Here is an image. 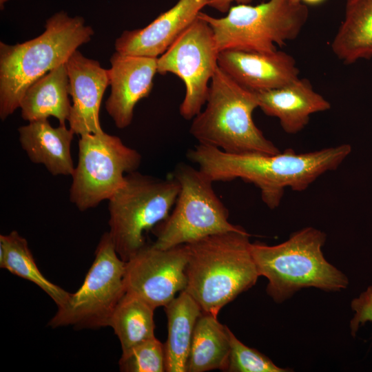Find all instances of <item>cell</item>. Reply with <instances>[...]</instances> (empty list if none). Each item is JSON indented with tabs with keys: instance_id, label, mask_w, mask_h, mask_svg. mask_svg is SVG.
Returning a JSON list of instances; mask_svg holds the SVG:
<instances>
[{
	"instance_id": "5",
	"label": "cell",
	"mask_w": 372,
	"mask_h": 372,
	"mask_svg": "<svg viewBox=\"0 0 372 372\" xmlns=\"http://www.w3.org/2000/svg\"><path fill=\"white\" fill-rule=\"evenodd\" d=\"M257 107L256 92L218 67L209 83L205 107L192 119L189 132L199 144L229 154H278V148L254 121Z\"/></svg>"
},
{
	"instance_id": "15",
	"label": "cell",
	"mask_w": 372,
	"mask_h": 372,
	"mask_svg": "<svg viewBox=\"0 0 372 372\" xmlns=\"http://www.w3.org/2000/svg\"><path fill=\"white\" fill-rule=\"evenodd\" d=\"M218 67L236 83L255 92L285 86L299 78L294 58L284 51H220Z\"/></svg>"
},
{
	"instance_id": "23",
	"label": "cell",
	"mask_w": 372,
	"mask_h": 372,
	"mask_svg": "<svg viewBox=\"0 0 372 372\" xmlns=\"http://www.w3.org/2000/svg\"><path fill=\"white\" fill-rule=\"evenodd\" d=\"M0 267L33 282L48 294L57 307L65 303L70 294L41 273L26 239L17 231L0 236Z\"/></svg>"
},
{
	"instance_id": "3",
	"label": "cell",
	"mask_w": 372,
	"mask_h": 372,
	"mask_svg": "<svg viewBox=\"0 0 372 372\" xmlns=\"http://www.w3.org/2000/svg\"><path fill=\"white\" fill-rule=\"evenodd\" d=\"M94 32L81 17L61 11L48 19L37 37L11 45L0 42V118L19 107L26 90L37 80L65 63Z\"/></svg>"
},
{
	"instance_id": "31",
	"label": "cell",
	"mask_w": 372,
	"mask_h": 372,
	"mask_svg": "<svg viewBox=\"0 0 372 372\" xmlns=\"http://www.w3.org/2000/svg\"><path fill=\"white\" fill-rule=\"evenodd\" d=\"M300 1V0H299Z\"/></svg>"
},
{
	"instance_id": "6",
	"label": "cell",
	"mask_w": 372,
	"mask_h": 372,
	"mask_svg": "<svg viewBox=\"0 0 372 372\" xmlns=\"http://www.w3.org/2000/svg\"><path fill=\"white\" fill-rule=\"evenodd\" d=\"M198 17L211 27L219 52H273L298 37L308 20L309 10L299 0H269L256 6H231L224 17L202 12Z\"/></svg>"
},
{
	"instance_id": "20",
	"label": "cell",
	"mask_w": 372,
	"mask_h": 372,
	"mask_svg": "<svg viewBox=\"0 0 372 372\" xmlns=\"http://www.w3.org/2000/svg\"><path fill=\"white\" fill-rule=\"evenodd\" d=\"M331 50L346 65L372 59V0H346Z\"/></svg>"
},
{
	"instance_id": "27",
	"label": "cell",
	"mask_w": 372,
	"mask_h": 372,
	"mask_svg": "<svg viewBox=\"0 0 372 372\" xmlns=\"http://www.w3.org/2000/svg\"><path fill=\"white\" fill-rule=\"evenodd\" d=\"M355 315L350 322L351 333L355 337L360 325L367 321L372 322V286L367 287L359 297L354 298L351 303Z\"/></svg>"
},
{
	"instance_id": "2",
	"label": "cell",
	"mask_w": 372,
	"mask_h": 372,
	"mask_svg": "<svg viewBox=\"0 0 372 372\" xmlns=\"http://www.w3.org/2000/svg\"><path fill=\"white\" fill-rule=\"evenodd\" d=\"M244 229L213 234L186 244L187 291L202 311L218 317L221 309L251 288L260 277Z\"/></svg>"
},
{
	"instance_id": "4",
	"label": "cell",
	"mask_w": 372,
	"mask_h": 372,
	"mask_svg": "<svg viewBox=\"0 0 372 372\" xmlns=\"http://www.w3.org/2000/svg\"><path fill=\"white\" fill-rule=\"evenodd\" d=\"M326 234L306 227L276 245L255 242L251 251L260 276L268 280L267 294L282 303L304 288L336 292L348 287L349 279L324 258Z\"/></svg>"
},
{
	"instance_id": "10",
	"label": "cell",
	"mask_w": 372,
	"mask_h": 372,
	"mask_svg": "<svg viewBox=\"0 0 372 372\" xmlns=\"http://www.w3.org/2000/svg\"><path fill=\"white\" fill-rule=\"evenodd\" d=\"M141 156L121 139L103 131L80 136L79 158L70 189V200L80 211L96 207L137 170Z\"/></svg>"
},
{
	"instance_id": "29",
	"label": "cell",
	"mask_w": 372,
	"mask_h": 372,
	"mask_svg": "<svg viewBox=\"0 0 372 372\" xmlns=\"http://www.w3.org/2000/svg\"><path fill=\"white\" fill-rule=\"evenodd\" d=\"M300 1L306 5L307 4L313 5V4H318L320 3H322L324 0H300Z\"/></svg>"
},
{
	"instance_id": "9",
	"label": "cell",
	"mask_w": 372,
	"mask_h": 372,
	"mask_svg": "<svg viewBox=\"0 0 372 372\" xmlns=\"http://www.w3.org/2000/svg\"><path fill=\"white\" fill-rule=\"evenodd\" d=\"M125 272V262L118 255L109 232L104 233L83 284L57 307L48 326L77 329L110 327L116 307L126 293Z\"/></svg>"
},
{
	"instance_id": "17",
	"label": "cell",
	"mask_w": 372,
	"mask_h": 372,
	"mask_svg": "<svg viewBox=\"0 0 372 372\" xmlns=\"http://www.w3.org/2000/svg\"><path fill=\"white\" fill-rule=\"evenodd\" d=\"M256 94L258 107L266 115L277 118L289 134L302 131L312 114L331 109L329 101L307 79L299 77L285 86Z\"/></svg>"
},
{
	"instance_id": "28",
	"label": "cell",
	"mask_w": 372,
	"mask_h": 372,
	"mask_svg": "<svg viewBox=\"0 0 372 372\" xmlns=\"http://www.w3.org/2000/svg\"><path fill=\"white\" fill-rule=\"evenodd\" d=\"M253 0H209L208 6H210L221 12H227L233 2L237 4L247 3L249 4Z\"/></svg>"
},
{
	"instance_id": "25",
	"label": "cell",
	"mask_w": 372,
	"mask_h": 372,
	"mask_svg": "<svg viewBox=\"0 0 372 372\" xmlns=\"http://www.w3.org/2000/svg\"><path fill=\"white\" fill-rule=\"evenodd\" d=\"M118 367L123 372L165 371L164 344L153 337L122 351Z\"/></svg>"
},
{
	"instance_id": "14",
	"label": "cell",
	"mask_w": 372,
	"mask_h": 372,
	"mask_svg": "<svg viewBox=\"0 0 372 372\" xmlns=\"http://www.w3.org/2000/svg\"><path fill=\"white\" fill-rule=\"evenodd\" d=\"M111 92L105 110L120 129L129 126L137 103L147 97L157 73V58L125 55L117 52L110 58Z\"/></svg>"
},
{
	"instance_id": "12",
	"label": "cell",
	"mask_w": 372,
	"mask_h": 372,
	"mask_svg": "<svg viewBox=\"0 0 372 372\" xmlns=\"http://www.w3.org/2000/svg\"><path fill=\"white\" fill-rule=\"evenodd\" d=\"M187 260L186 245L165 249L146 245L125 262L126 292L155 309L165 307L178 293L185 290Z\"/></svg>"
},
{
	"instance_id": "26",
	"label": "cell",
	"mask_w": 372,
	"mask_h": 372,
	"mask_svg": "<svg viewBox=\"0 0 372 372\" xmlns=\"http://www.w3.org/2000/svg\"><path fill=\"white\" fill-rule=\"evenodd\" d=\"M230 353L226 371L287 372L289 369L276 365L270 358L255 349L244 344L229 330Z\"/></svg>"
},
{
	"instance_id": "18",
	"label": "cell",
	"mask_w": 372,
	"mask_h": 372,
	"mask_svg": "<svg viewBox=\"0 0 372 372\" xmlns=\"http://www.w3.org/2000/svg\"><path fill=\"white\" fill-rule=\"evenodd\" d=\"M18 132L21 147L32 163L43 165L53 176L72 175L70 147L74 133L70 128L54 127L47 118L29 122Z\"/></svg>"
},
{
	"instance_id": "1",
	"label": "cell",
	"mask_w": 372,
	"mask_h": 372,
	"mask_svg": "<svg viewBox=\"0 0 372 372\" xmlns=\"http://www.w3.org/2000/svg\"><path fill=\"white\" fill-rule=\"evenodd\" d=\"M351 149L350 145L342 144L306 153L289 148L276 154H229L198 143L187 156L213 183L240 178L253 183L260 189L264 203L273 209L279 206L286 187L305 190L322 174L336 169Z\"/></svg>"
},
{
	"instance_id": "16",
	"label": "cell",
	"mask_w": 372,
	"mask_h": 372,
	"mask_svg": "<svg viewBox=\"0 0 372 372\" xmlns=\"http://www.w3.org/2000/svg\"><path fill=\"white\" fill-rule=\"evenodd\" d=\"M209 0H178L147 26L125 30L115 41L116 52L158 58L198 17Z\"/></svg>"
},
{
	"instance_id": "19",
	"label": "cell",
	"mask_w": 372,
	"mask_h": 372,
	"mask_svg": "<svg viewBox=\"0 0 372 372\" xmlns=\"http://www.w3.org/2000/svg\"><path fill=\"white\" fill-rule=\"evenodd\" d=\"M69 79L63 63L34 82L25 91L20 105L21 116L28 122L55 117L65 125L71 105Z\"/></svg>"
},
{
	"instance_id": "24",
	"label": "cell",
	"mask_w": 372,
	"mask_h": 372,
	"mask_svg": "<svg viewBox=\"0 0 372 372\" xmlns=\"http://www.w3.org/2000/svg\"><path fill=\"white\" fill-rule=\"evenodd\" d=\"M154 310L155 308L137 296L125 293L110 323L120 341L122 351L155 337Z\"/></svg>"
},
{
	"instance_id": "8",
	"label": "cell",
	"mask_w": 372,
	"mask_h": 372,
	"mask_svg": "<svg viewBox=\"0 0 372 372\" xmlns=\"http://www.w3.org/2000/svg\"><path fill=\"white\" fill-rule=\"evenodd\" d=\"M172 175L179 183L180 191L170 214L156 228L154 247L169 249L210 235L243 229L229 221V211L217 196L213 182L198 168L178 163Z\"/></svg>"
},
{
	"instance_id": "30",
	"label": "cell",
	"mask_w": 372,
	"mask_h": 372,
	"mask_svg": "<svg viewBox=\"0 0 372 372\" xmlns=\"http://www.w3.org/2000/svg\"><path fill=\"white\" fill-rule=\"evenodd\" d=\"M6 0H1V4L3 3Z\"/></svg>"
},
{
	"instance_id": "21",
	"label": "cell",
	"mask_w": 372,
	"mask_h": 372,
	"mask_svg": "<svg viewBox=\"0 0 372 372\" xmlns=\"http://www.w3.org/2000/svg\"><path fill=\"white\" fill-rule=\"evenodd\" d=\"M164 307L167 318V338L164 344L165 371L187 372L193 334L202 309L185 291Z\"/></svg>"
},
{
	"instance_id": "22",
	"label": "cell",
	"mask_w": 372,
	"mask_h": 372,
	"mask_svg": "<svg viewBox=\"0 0 372 372\" xmlns=\"http://www.w3.org/2000/svg\"><path fill=\"white\" fill-rule=\"evenodd\" d=\"M229 330L217 317L203 312L195 326L187 372L226 371L230 353Z\"/></svg>"
},
{
	"instance_id": "13",
	"label": "cell",
	"mask_w": 372,
	"mask_h": 372,
	"mask_svg": "<svg viewBox=\"0 0 372 372\" xmlns=\"http://www.w3.org/2000/svg\"><path fill=\"white\" fill-rule=\"evenodd\" d=\"M69 94L72 103L68 118L70 128L82 136L103 131L99 110L104 92L110 84L109 70L98 61L87 58L78 50L65 63Z\"/></svg>"
},
{
	"instance_id": "7",
	"label": "cell",
	"mask_w": 372,
	"mask_h": 372,
	"mask_svg": "<svg viewBox=\"0 0 372 372\" xmlns=\"http://www.w3.org/2000/svg\"><path fill=\"white\" fill-rule=\"evenodd\" d=\"M179 191L173 175L163 179L135 171L125 176L108 200V232L123 260L128 261L147 245L144 233L167 218Z\"/></svg>"
},
{
	"instance_id": "11",
	"label": "cell",
	"mask_w": 372,
	"mask_h": 372,
	"mask_svg": "<svg viewBox=\"0 0 372 372\" xmlns=\"http://www.w3.org/2000/svg\"><path fill=\"white\" fill-rule=\"evenodd\" d=\"M218 54L211 27L198 17L157 58V73L174 74L185 84L179 112L185 120H192L205 105Z\"/></svg>"
}]
</instances>
